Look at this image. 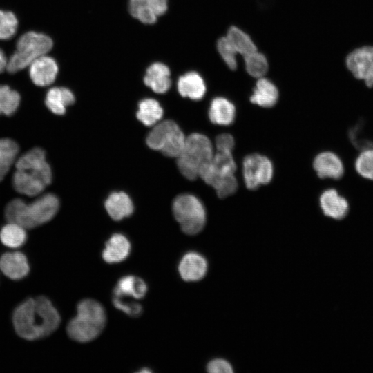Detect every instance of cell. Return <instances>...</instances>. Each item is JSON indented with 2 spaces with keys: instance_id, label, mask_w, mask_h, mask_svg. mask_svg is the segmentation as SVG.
I'll return each instance as SVG.
<instances>
[{
  "instance_id": "7c38bea8",
  "label": "cell",
  "mask_w": 373,
  "mask_h": 373,
  "mask_svg": "<svg viewBox=\"0 0 373 373\" xmlns=\"http://www.w3.org/2000/svg\"><path fill=\"white\" fill-rule=\"evenodd\" d=\"M130 14L145 24L155 23L168 8L167 0H129Z\"/></svg>"
},
{
  "instance_id": "30bf717a",
  "label": "cell",
  "mask_w": 373,
  "mask_h": 373,
  "mask_svg": "<svg viewBox=\"0 0 373 373\" xmlns=\"http://www.w3.org/2000/svg\"><path fill=\"white\" fill-rule=\"evenodd\" d=\"M242 173L246 187L255 190L260 185L271 182L274 166L267 157L259 153H251L245 156L243 160Z\"/></svg>"
},
{
  "instance_id": "d6986e66",
  "label": "cell",
  "mask_w": 373,
  "mask_h": 373,
  "mask_svg": "<svg viewBox=\"0 0 373 373\" xmlns=\"http://www.w3.org/2000/svg\"><path fill=\"white\" fill-rule=\"evenodd\" d=\"M171 72L163 63L155 62L146 69L144 82L156 93H165L171 85Z\"/></svg>"
},
{
  "instance_id": "9c48e42d",
  "label": "cell",
  "mask_w": 373,
  "mask_h": 373,
  "mask_svg": "<svg viewBox=\"0 0 373 373\" xmlns=\"http://www.w3.org/2000/svg\"><path fill=\"white\" fill-rule=\"evenodd\" d=\"M186 140L179 126L172 120H164L153 126L146 137L148 146L160 151L169 157H177L184 147Z\"/></svg>"
},
{
  "instance_id": "4316f807",
  "label": "cell",
  "mask_w": 373,
  "mask_h": 373,
  "mask_svg": "<svg viewBox=\"0 0 373 373\" xmlns=\"http://www.w3.org/2000/svg\"><path fill=\"white\" fill-rule=\"evenodd\" d=\"M226 37L238 54L243 57L257 50L256 46L251 37L236 26H231Z\"/></svg>"
},
{
  "instance_id": "cb8c5ba5",
  "label": "cell",
  "mask_w": 373,
  "mask_h": 373,
  "mask_svg": "<svg viewBox=\"0 0 373 373\" xmlns=\"http://www.w3.org/2000/svg\"><path fill=\"white\" fill-rule=\"evenodd\" d=\"M75 102L72 91L65 87H52L46 93L45 104L54 114L61 115L66 113V107Z\"/></svg>"
},
{
  "instance_id": "603a6c76",
  "label": "cell",
  "mask_w": 373,
  "mask_h": 373,
  "mask_svg": "<svg viewBox=\"0 0 373 373\" xmlns=\"http://www.w3.org/2000/svg\"><path fill=\"white\" fill-rule=\"evenodd\" d=\"M278 99V90L269 79L264 77L258 78L250 96V102L263 108L274 106Z\"/></svg>"
},
{
  "instance_id": "8d00e7d4",
  "label": "cell",
  "mask_w": 373,
  "mask_h": 373,
  "mask_svg": "<svg viewBox=\"0 0 373 373\" xmlns=\"http://www.w3.org/2000/svg\"><path fill=\"white\" fill-rule=\"evenodd\" d=\"M234 145V138L229 133L220 134L216 138V148L218 151H232Z\"/></svg>"
},
{
  "instance_id": "74e56055",
  "label": "cell",
  "mask_w": 373,
  "mask_h": 373,
  "mask_svg": "<svg viewBox=\"0 0 373 373\" xmlns=\"http://www.w3.org/2000/svg\"><path fill=\"white\" fill-rule=\"evenodd\" d=\"M8 60L3 52L0 50V73L3 72L7 67Z\"/></svg>"
},
{
  "instance_id": "d590c367",
  "label": "cell",
  "mask_w": 373,
  "mask_h": 373,
  "mask_svg": "<svg viewBox=\"0 0 373 373\" xmlns=\"http://www.w3.org/2000/svg\"><path fill=\"white\" fill-rule=\"evenodd\" d=\"M207 370L210 373H231L233 372L231 364L222 358L211 361L207 366Z\"/></svg>"
},
{
  "instance_id": "4dcf8cb0",
  "label": "cell",
  "mask_w": 373,
  "mask_h": 373,
  "mask_svg": "<svg viewBox=\"0 0 373 373\" xmlns=\"http://www.w3.org/2000/svg\"><path fill=\"white\" fill-rule=\"evenodd\" d=\"M244 59L247 72L254 77H262L268 70L267 58L258 50L244 56Z\"/></svg>"
},
{
  "instance_id": "7a4b0ae2",
  "label": "cell",
  "mask_w": 373,
  "mask_h": 373,
  "mask_svg": "<svg viewBox=\"0 0 373 373\" xmlns=\"http://www.w3.org/2000/svg\"><path fill=\"white\" fill-rule=\"evenodd\" d=\"M12 184L18 193L28 196L40 194L52 181V171L46 160L45 151L32 149L15 163Z\"/></svg>"
},
{
  "instance_id": "44dd1931",
  "label": "cell",
  "mask_w": 373,
  "mask_h": 373,
  "mask_svg": "<svg viewBox=\"0 0 373 373\" xmlns=\"http://www.w3.org/2000/svg\"><path fill=\"white\" fill-rule=\"evenodd\" d=\"M178 90L182 97L200 100L206 93V85L199 73L191 71L179 77Z\"/></svg>"
},
{
  "instance_id": "f546056e",
  "label": "cell",
  "mask_w": 373,
  "mask_h": 373,
  "mask_svg": "<svg viewBox=\"0 0 373 373\" xmlns=\"http://www.w3.org/2000/svg\"><path fill=\"white\" fill-rule=\"evenodd\" d=\"M18 92L8 86H0V115L10 116L15 113L20 104Z\"/></svg>"
},
{
  "instance_id": "52a82bcc",
  "label": "cell",
  "mask_w": 373,
  "mask_h": 373,
  "mask_svg": "<svg viewBox=\"0 0 373 373\" xmlns=\"http://www.w3.org/2000/svg\"><path fill=\"white\" fill-rule=\"evenodd\" d=\"M52 40L47 35L30 31L19 39L16 51L8 61L6 69L10 73H17L37 58L45 55L52 48Z\"/></svg>"
},
{
  "instance_id": "5bb4252c",
  "label": "cell",
  "mask_w": 373,
  "mask_h": 373,
  "mask_svg": "<svg viewBox=\"0 0 373 373\" xmlns=\"http://www.w3.org/2000/svg\"><path fill=\"white\" fill-rule=\"evenodd\" d=\"M58 69L57 64L53 58L43 55L30 64V77L37 86H49L55 82Z\"/></svg>"
},
{
  "instance_id": "f1b7e54d",
  "label": "cell",
  "mask_w": 373,
  "mask_h": 373,
  "mask_svg": "<svg viewBox=\"0 0 373 373\" xmlns=\"http://www.w3.org/2000/svg\"><path fill=\"white\" fill-rule=\"evenodd\" d=\"M19 153V146L10 139H0V181L8 172Z\"/></svg>"
},
{
  "instance_id": "7402d4cb",
  "label": "cell",
  "mask_w": 373,
  "mask_h": 373,
  "mask_svg": "<svg viewBox=\"0 0 373 373\" xmlns=\"http://www.w3.org/2000/svg\"><path fill=\"white\" fill-rule=\"evenodd\" d=\"M105 208L110 217L119 221L130 216L133 212V204L124 192H113L105 201Z\"/></svg>"
},
{
  "instance_id": "6da1fadb",
  "label": "cell",
  "mask_w": 373,
  "mask_h": 373,
  "mask_svg": "<svg viewBox=\"0 0 373 373\" xmlns=\"http://www.w3.org/2000/svg\"><path fill=\"white\" fill-rule=\"evenodd\" d=\"M61 322L60 315L46 296L28 298L12 314L14 329L21 338L34 341L53 333Z\"/></svg>"
},
{
  "instance_id": "8fae6325",
  "label": "cell",
  "mask_w": 373,
  "mask_h": 373,
  "mask_svg": "<svg viewBox=\"0 0 373 373\" xmlns=\"http://www.w3.org/2000/svg\"><path fill=\"white\" fill-rule=\"evenodd\" d=\"M346 66L354 77L373 87V46H366L354 50L346 58Z\"/></svg>"
},
{
  "instance_id": "83f0119b",
  "label": "cell",
  "mask_w": 373,
  "mask_h": 373,
  "mask_svg": "<svg viewBox=\"0 0 373 373\" xmlns=\"http://www.w3.org/2000/svg\"><path fill=\"white\" fill-rule=\"evenodd\" d=\"M26 229L18 224L8 222L0 231V240L7 247L19 248L26 242Z\"/></svg>"
},
{
  "instance_id": "1f68e13d",
  "label": "cell",
  "mask_w": 373,
  "mask_h": 373,
  "mask_svg": "<svg viewBox=\"0 0 373 373\" xmlns=\"http://www.w3.org/2000/svg\"><path fill=\"white\" fill-rule=\"evenodd\" d=\"M112 301L115 308L131 317H138L142 313V305L134 298L113 294Z\"/></svg>"
},
{
  "instance_id": "d4e9b609",
  "label": "cell",
  "mask_w": 373,
  "mask_h": 373,
  "mask_svg": "<svg viewBox=\"0 0 373 373\" xmlns=\"http://www.w3.org/2000/svg\"><path fill=\"white\" fill-rule=\"evenodd\" d=\"M147 289V285L143 279L133 275H127L117 281L113 294L138 300L146 295Z\"/></svg>"
},
{
  "instance_id": "9a60e30c",
  "label": "cell",
  "mask_w": 373,
  "mask_h": 373,
  "mask_svg": "<svg viewBox=\"0 0 373 373\" xmlns=\"http://www.w3.org/2000/svg\"><path fill=\"white\" fill-rule=\"evenodd\" d=\"M0 270L12 280H21L29 273L30 266L26 256L18 251L6 252L0 257Z\"/></svg>"
},
{
  "instance_id": "d6a6232c",
  "label": "cell",
  "mask_w": 373,
  "mask_h": 373,
  "mask_svg": "<svg viewBox=\"0 0 373 373\" xmlns=\"http://www.w3.org/2000/svg\"><path fill=\"white\" fill-rule=\"evenodd\" d=\"M356 172L363 178L373 180V148L361 152L354 162Z\"/></svg>"
},
{
  "instance_id": "4fadbf2b",
  "label": "cell",
  "mask_w": 373,
  "mask_h": 373,
  "mask_svg": "<svg viewBox=\"0 0 373 373\" xmlns=\"http://www.w3.org/2000/svg\"><path fill=\"white\" fill-rule=\"evenodd\" d=\"M208 265L205 258L195 251L184 254L178 265L181 278L186 282H195L202 279L207 271Z\"/></svg>"
},
{
  "instance_id": "277c9868",
  "label": "cell",
  "mask_w": 373,
  "mask_h": 373,
  "mask_svg": "<svg viewBox=\"0 0 373 373\" xmlns=\"http://www.w3.org/2000/svg\"><path fill=\"white\" fill-rule=\"evenodd\" d=\"M106 322V312L97 300L86 298L77 306V314L68 323V336L79 343H87L96 338L103 331Z\"/></svg>"
},
{
  "instance_id": "2e32d148",
  "label": "cell",
  "mask_w": 373,
  "mask_h": 373,
  "mask_svg": "<svg viewBox=\"0 0 373 373\" xmlns=\"http://www.w3.org/2000/svg\"><path fill=\"white\" fill-rule=\"evenodd\" d=\"M313 167L320 178L340 179L344 173L343 163L333 152L318 153L313 161Z\"/></svg>"
},
{
  "instance_id": "3957f363",
  "label": "cell",
  "mask_w": 373,
  "mask_h": 373,
  "mask_svg": "<svg viewBox=\"0 0 373 373\" xmlns=\"http://www.w3.org/2000/svg\"><path fill=\"white\" fill-rule=\"evenodd\" d=\"M59 208L58 198L52 193H46L29 204L21 199L11 200L6 207L5 217L8 222L18 224L28 229L50 221Z\"/></svg>"
},
{
  "instance_id": "e575fe53",
  "label": "cell",
  "mask_w": 373,
  "mask_h": 373,
  "mask_svg": "<svg viewBox=\"0 0 373 373\" xmlns=\"http://www.w3.org/2000/svg\"><path fill=\"white\" fill-rule=\"evenodd\" d=\"M217 49L221 57L231 70L237 68L236 55L238 54L227 38L220 37L217 41Z\"/></svg>"
},
{
  "instance_id": "5b68a950",
  "label": "cell",
  "mask_w": 373,
  "mask_h": 373,
  "mask_svg": "<svg viewBox=\"0 0 373 373\" xmlns=\"http://www.w3.org/2000/svg\"><path fill=\"white\" fill-rule=\"evenodd\" d=\"M236 170L232 151L216 150L211 160L201 168L199 177L215 189L220 198H224L238 189Z\"/></svg>"
},
{
  "instance_id": "484cf974",
  "label": "cell",
  "mask_w": 373,
  "mask_h": 373,
  "mask_svg": "<svg viewBox=\"0 0 373 373\" xmlns=\"http://www.w3.org/2000/svg\"><path fill=\"white\" fill-rule=\"evenodd\" d=\"M163 109L159 102L151 98L140 102L137 118L146 126H153L162 119Z\"/></svg>"
},
{
  "instance_id": "ba28073f",
  "label": "cell",
  "mask_w": 373,
  "mask_h": 373,
  "mask_svg": "<svg viewBox=\"0 0 373 373\" xmlns=\"http://www.w3.org/2000/svg\"><path fill=\"white\" fill-rule=\"evenodd\" d=\"M173 216L182 231L187 235H196L206 223L204 204L196 196L183 193L178 195L172 204Z\"/></svg>"
},
{
  "instance_id": "836d02e7",
  "label": "cell",
  "mask_w": 373,
  "mask_h": 373,
  "mask_svg": "<svg viewBox=\"0 0 373 373\" xmlns=\"http://www.w3.org/2000/svg\"><path fill=\"white\" fill-rule=\"evenodd\" d=\"M18 21L10 11L0 10V39H8L16 33Z\"/></svg>"
},
{
  "instance_id": "8992f818",
  "label": "cell",
  "mask_w": 373,
  "mask_h": 373,
  "mask_svg": "<svg viewBox=\"0 0 373 373\" xmlns=\"http://www.w3.org/2000/svg\"><path fill=\"white\" fill-rule=\"evenodd\" d=\"M211 140L204 135L193 133L186 137L182 151L177 158L179 171L186 179L194 180L199 177L201 168L213 155Z\"/></svg>"
},
{
  "instance_id": "ac0fdd59",
  "label": "cell",
  "mask_w": 373,
  "mask_h": 373,
  "mask_svg": "<svg viewBox=\"0 0 373 373\" xmlns=\"http://www.w3.org/2000/svg\"><path fill=\"white\" fill-rule=\"evenodd\" d=\"M131 250L128 239L122 233H114L106 241L102 256L107 263H118L128 258Z\"/></svg>"
},
{
  "instance_id": "e0dca14e",
  "label": "cell",
  "mask_w": 373,
  "mask_h": 373,
  "mask_svg": "<svg viewBox=\"0 0 373 373\" xmlns=\"http://www.w3.org/2000/svg\"><path fill=\"white\" fill-rule=\"evenodd\" d=\"M323 213L335 220L344 218L349 211L347 200L334 189L325 190L319 198Z\"/></svg>"
},
{
  "instance_id": "ffe728a7",
  "label": "cell",
  "mask_w": 373,
  "mask_h": 373,
  "mask_svg": "<svg viewBox=\"0 0 373 373\" xmlns=\"http://www.w3.org/2000/svg\"><path fill=\"white\" fill-rule=\"evenodd\" d=\"M210 121L217 125L229 126L236 117V107L233 104L223 97H217L212 99L209 108Z\"/></svg>"
}]
</instances>
